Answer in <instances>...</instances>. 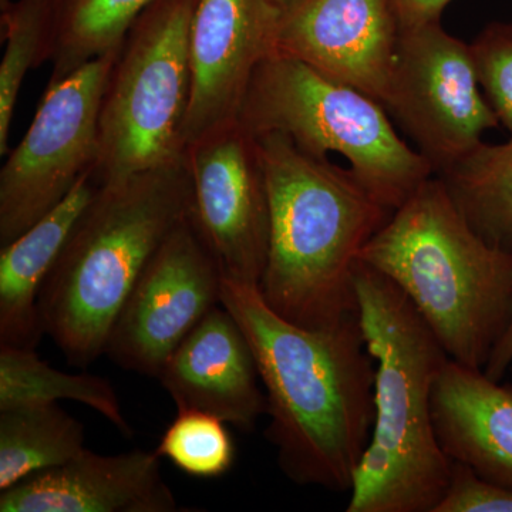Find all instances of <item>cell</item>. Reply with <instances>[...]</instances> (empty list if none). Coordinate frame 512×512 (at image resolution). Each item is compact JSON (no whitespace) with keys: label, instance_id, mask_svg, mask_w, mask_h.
Wrapping results in <instances>:
<instances>
[{"label":"cell","instance_id":"cell-1","mask_svg":"<svg viewBox=\"0 0 512 512\" xmlns=\"http://www.w3.org/2000/svg\"><path fill=\"white\" fill-rule=\"evenodd\" d=\"M221 303L254 352L266 394L265 439L282 473L301 487L350 493L376 420V360L359 313L336 328L293 325L259 286L224 278Z\"/></svg>","mask_w":512,"mask_h":512},{"label":"cell","instance_id":"cell-2","mask_svg":"<svg viewBox=\"0 0 512 512\" xmlns=\"http://www.w3.org/2000/svg\"><path fill=\"white\" fill-rule=\"evenodd\" d=\"M271 234L261 289L279 316L312 330L359 313L355 272L367 242L392 218L348 168L313 157L281 133L256 136Z\"/></svg>","mask_w":512,"mask_h":512},{"label":"cell","instance_id":"cell-3","mask_svg":"<svg viewBox=\"0 0 512 512\" xmlns=\"http://www.w3.org/2000/svg\"><path fill=\"white\" fill-rule=\"evenodd\" d=\"M359 319L376 360V420L353 481L348 512H434L453 461L441 450L431 392L446 349L393 281L359 261Z\"/></svg>","mask_w":512,"mask_h":512},{"label":"cell","instance_id":"cell-4","mask_svg":"<svg viewBox=\"0 0 512 512\" xmlns=\"http://www.w3.org/2000/svg\"><path fill=\"white\" fill-rule=\"evenodd\" d=\"M190 208L184 157L99 185L39 295L43 329L69 365L87 367L104 355L128 293Z\"/></svg>","mask_w":512,"mask_h":512},{"label":"cell","instance_id":"cell-5","mask_svg":"<svg viewBox=\"0 0 512 512\" xmlns=\"http://www.w3.org/2000/svg\"><path fill=\"white\" fill-rule=\"evenodd\" d=\"M360 261L409 296L451 360L484 370L512 320V254L470 227L437 175L393 212Z\"/></svg>","mask_w":512,"mask_h":512},{"label":"cell","instance_id":"cell-6","mask_svg":"<svg viewBox=\"0 0 512 512\" xmlns=\"http://www.w3.org/2000/svg\"><path fill=\"white\" fill-rule=\"evenodd\" d=\"M239 121L252 134H284L313 157L338 153L384 207L396 211L434 171L394 130L382 104L274 53L256 69Z\"/></svg>","mask_w":512,"mask_h":512},{"label":"cell","instance_id":"cell-7","mask_svg":"<svg viewBox=\"0 0 512 512\" xmlns=\"http://www.w3.org/2000/svg\"><path fill=\"white\" fill-rule=\"evenodd\" d=\"M195 5L197 0H153L128 29L101 101L97 184L184 157Z\"/></svg>","mask_w":512,"mask_h":512},{"label":"cell","instance_id":"cell-8","mask_svg":"<svg viewBox=\"0 0 512 512\" xmlns=\"http://www.w3.org/2000/svg\"><path fill=\"white\" fill-rule=\"evenodd\" d=\"M119 49L47 86L29 130L0 170V247L55 210L94 171L101 101Z\"/></svg>","mask_w":512,"mask_h":512},{"label":"cell","instance_id":"cell-9","mask_svg":"<svg viewBox=\"0 0 512 512\" xmlns=\"http://www.w3.org/2000/svg\"><path fill=\"white\" fill-rule=\"evenodd\" d=\"M383 109L434 175L453 167L500 127L478 84L470 45L441 22L402 30Z\"/></svg>","mask_w":512,"mask_h":512},{"label":"cell","instance_id":"cell-10","mask_svg":"<svg viewBox=\"0 0 512 512\" xmlns=\"http://www.w3.org/2000/svg\"><path fill=\"white\" fill-rule=\"evenodd\" d=\"M191 220L222 275L259 286L268 261L271 208L258 138L239 120L215 127L184 153Z\"/></svg>","mask_w":512,"mask_h":512},{"label":"cell","instance_id":"cell-11","mask_svg":"<svg viewBox=\"0 0 512 512\" xmlns=\"http://www.w3.org/2000/svg\"><path fill=\"white\" fill-rule=\"evenodd\" d=\"M222 282L220 265L188 214L138 276L104 355L128 372L157 379L191 330L221 305Z\"/></svg>","mask_w":512,"mask_h":512},{"label":"cell","instance_id":"cell-12","mask_svg":"<svg viewBox=\"0 0 512 512\" xmlns=\"http://www.w3.org/2000/svg\"><path fill=\"white\" fill-rule=\"evenodd\" d=\"M281 13L272 0H197L185 148L215 127L239 120L256 69L278 52Z\"/></svg>","mask_w":512,"mask_h":512},{"label":"cell","instance_id":"cell-13","mask_svg":"<svg viewBox=\"0 0 512 512\" xmlns=\"http://www.w3.org/2000/svg\"><path fill=\"white\" fill-rule=\"evenodd\" d=\"M399 39L392 0H298L282 10L276 47L383 104Z\"/></svg>","mask_w":512,"mask_h":512},{"label":"cell","instance_id":"cell-14","mask_svg":"<svg viewBox=\"0 0 512 512\" xmlns=\"http://www.w3.org/2000/svg\"><path fill=\"white\" fill-rule=\"evenodd\" d=\"M157 380L177 410L214 414L245 433L268 407L249 340L222 303L191 330Z\"/></svg>","mask_w":512,"mask_h":512},{"label":"cell","instance_id":"cell-15","mask_svg":"<svg viewBox=\"0 0 512 512\" xmlns=\"http://www.w3.org/2000/svg\"><path fill=\"white\" fill-rule=\"evenodd\" d=\"M156 451L100 456L84 448L63 466L0 491V512H180Z\"/></svg>","mask_w":512,"mask_h":512},{"label":"cell","instance_id":"cell-16","mask_svg":"<svg viewBox=\"0 0 512 512\" xmlns=\"http://www.w3.org/2000/svg\"><path fill=\"white\" fill-rule=\"evenodd\" d=\"M431 416L451 461L512 490V386L448 359L431 392Z\"/></svg>","mask_w":512,"mask_h":512},{"label":"cell","instance_id":"cell-17","mask_svg":"<svg viewBox=\"0 0 512 512\" xmlns=\"http://www.w3.org/2000/svg\"><path fill=\"white\" fill-rule=\"evenodd\" d=\"M97 188L94 171H89L55 210L0 247V346L36 349L46 335L39 312L40 291Z\"/></svg>","mask_w":512,"mask_h":512},{"label":"cell","instance_id":"cell-18","mask_svg":"<svg viewBox=\"0 0 512 512\" xmlns=\"http://www.w3.org/2000/svg\"><path fill=\"white\" fill-rule=\"evenodd\" d=\"M86 444V429L57 403L0 410V491L69 463Z\"/></svg>","mask_w":512,"mask_h":512},{"label":"cell","instance_id":"cell-19","mask_svg":"<svg viewBox=\"0 0 512 512\" xmlns=\"http://www.w3.org/2000/svg\"><path fill=\"white\" fill-rule=\"evenodd\" d=\"M437 177L470 227L512 254V138L495 146L481 141Z\"/></svg>","mask_w":512,"mask_h":512},{"label":"cell","instance_id":"cell-20","mask_svg":"<svg viewBox=\"0 0 512 512\" xmlns=\"http://www.w3.org/2000/svg\"><path fill=\"white\" fill-rule=\"evenodd\" d=\"M57 400L82 403L110 421L127 439L134 436L109 380L89 373H64L47 365L36 349L0 346V410Z\"/></svg>","mask_w":512,"mask_h":512},{"label":"cell","instance_id":"cell-21","mask_svg":"<svg viewBox=\"0 0 512 512\" xmlns=\"http://www.w3.org/2000/svg\"><path fill=\"white\" fill-rule=\"evenodd\" d=\"M153 0H49L53 23L50 83L114 52Z\"/></svg>","mask_w":512,"mask_h":512},{"label":"cell","instance_id":"cell-22","mask_svg":"<svg viewBox=\"0 0 512 512\" xmlns=\"http://www.w3.org/2000/svg\"><path fill=\"white\" fill-rule=\"evenodd\" d=\"M2 26L6 47L0 63V156H5L10 151V124L23 80L52 57L49 0H2Z\"/></svg>","mask_w":512,"mask_h":512},{"label":"cell","instance_id":"cell-23","mask_svg":"<svg viewBox=\"0 0 512 512\" xmlns=\"http://www.w3.org/2000/svg\"><path fill=\"white\" fill-rule=\"evenodd\" d=\"M225 421L200 410H177L156 453L178 470L197 478H217L235 463V443Z\"/></svg>","mask_w":512,"mask_h":512},{"label":"cell","instance_id":"cell-24","mask_svg":"<svg viewBox=\"0 0 512 512\" xmlns=\"http://www.w3.org/2000/svg\"><path fill=\"white\" fill-rule=\"evenodd\" d=\"M478 84L500 126L512 133V22H491L470 43Z\"/></svg>","mask_w":512,"mask_h":512},{"label":"cell","instance_id":"cell-25","mask_svg":"<svg viewBox=\"0 0 512 512\" xmlns=\"http://www.w3.org/2000/svg\"><path fill=\"white\" fill-rule=\"evenodd\" d=\"M434 512H512V490L453 461L450 484Z\"/></svg>","mask_w":512,"mask_h":512},{"label":"cell","instance_id":"cell-26","mask_svg":"<svg viewBox=\"0 0 512 512\" xmlns=\"http://www.w3.org/2000/svg\"><path fill=\"white\" fill-rule=\"evenodd\" d=\"M453 0H392L400 32L441 22L444 9Z\"/></svg>","mask_w":512,"mask_h":512},{"label":"cell","instance_id":"cell-27","mask_svg":"<svg viewBox=\"0 0 512 512\" xmlns=\"http://www.w3.org/2000/svg\"><path fill=\"white\" fill-rule=\"evenodd\" d=\"M512 363V320L508 326L507 332L503 338L495 346L491 353L487 366L484 367V373L495 382H501L507 370L510 369Z\"/></svg>","mask_w":512,"mask_h":512},{"label":"cell","instance_id":"cell-28","mask_svg":"<svg viewBox=\"0 0 512 512\" xmlns=\"http://www.w3.org/2000/svg\"><path fill=\"white\" fill-rule=\"evenodd\" d=\"M272 2H274L279 9L284 10L289 8V6H292L293 3L298 2V0H272Z\"/></svg>","mask_w":512,"mask_h":512}]
</instances>
